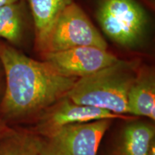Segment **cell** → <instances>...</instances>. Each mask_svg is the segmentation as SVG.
<instances>
[{
  "label": "cell",
  "mask_w": 155,
  "mask_h": 155,
  "mask_svg": "<svg viewBox=\"0 0 155 155\" xmlns=\"http://www.w3.org/2000/svg\"><path fill=\"white\" fill-rule=\"evenodd\" d=\"M0 61L5 77L0 118L12 127L33 124L66 96L78 80L60 74L48 62L32 59L1 40Z\"/></svg>",
  "instance_id": "cell-1"
},
{
  "label": "cell",
  "mask_w": 155,
  "mask_h": 155,
  "mask_svg": "<svg viewBox=\"0 0 155 155\" xmlns=\"http://www.w3.org/2000/svg\"><path fill=\"white\" fill-rule=\"evenodd\" d=\"M140 63L119 59L115 63L75 81L67 96L73 102L128 114L127 97Z\"/></svg>",
  "instance_id": "cell-2"
},
{
  "label": "cell",
  "mask_w": 155,
  "mask_h": 155,
  "mask_svg": "<svg viewBox=\"0 0 155 155\" xmlns=\"http://www.w3.org/2000/svg\"><path fill=\"white\" fill-rule=\"evenodd\" d=\"M112 119L64 126L46 135H33L41 155H97Z\"/></svg>",
  "instance_id": "cell-3"
},
{
  "label": "cell",
  "mask_w": 155,
  "mask_h": 155,
  "mask_svg": "<svg viewBox=\"0 0 155 155\" xmlns=\"http://www.w3.org/2000/svg\"><path fill=\"white\" fill-rule=\"evenodd\" d=\"M91 46L107 50V43L79 6L70 3L52 25L38 50L54 53L73 48Z\"/></svg>",
  "instance_id": "cell-4"
},
{
  "label": "cell",
  "mask_w": 155,
  "mask_h": 155,
  "mask_svg": "<svg viewBox=\"0 0 155 155\" xmlns=\"http://www.w3.org/2000/svg\"><path fill=\"white\" fill-rule=\"evenodd\" d=\"M97 18L103 32L126 48L138 43L147 22L146 13L135 0H101Z\"/></svg>",
  "instance_id": "cell-5"
},
{
  "label": "cell",
  "mask_w": 155,
  "mask_h": 155,
  "mask_svg": "<svg viewBox=\"0 0 155 155\" xmlns=\"http://www.w3.org/2000/svg\"><path fill=\"white\" fill-rule=\"evenodd\" d=\"M135 119L132 116L120 115L107 110L73 102L66 96L42 112L33 123L25 127L37 135H46L64 126L102 119Z\"/></svg>",
  "instance_id": "cell-6"
},
{
  "label": "cell",
  "mask_w": 155,
  "mask_h": 155,
  "mask_svg": "<svg viewBox=\"0 0 155 155\" xmlns=\"http://www.w3.org/2000/svg\"><path fill=\"white\" fill-rule=\"evenodd\" d=\"M45 61L60 74L81 78L91 75L119 60L107 50L83 46L54 53H43Z\"/></svg>",
  "instance_id": "cell-7"
},
{
  "label": "cell",
  "mask_w": 155,
  "mask_h": 155,
  "mask_svg": "<svg viewBox=\"0 0 155 155\" xmlns=\"http://www.w3.org/2000/svg\"><path fill=\"white\" fill-rule=\"evenodd\" d=\"M128 114L155 120V75L150 67L139 68L127 97Z\"/></svg>",
  "instance_id": "cell-8"
},
{
  "label": "cell",
  "mask_w": 155,
  "mask_h": 155,
  "mask_svg": "<svg viewBox=\"0 0 155 155\" xmlns=\"http://www.w3.org/2000/svg\"><path fill=\"white\" fill-rule=\"evenodd\" d=\"M154 143V125L133 119L122 130L113 155H149Z\"/></svg>",
  "instance_id": "cell-9"
},
{
  "label": "cell",
  "mask_w": 155,
  "mask_h": 155,
  "mask_svg": "<svg viewBox=\"0 0 155 155\" xmlns=\"http://www.w3.org/2000/svg\"><path fill=\"white\" fill-rule=\"evenodd\" d=\"M28 20L23 0L0 7V40L17 48L24 41Z\"/></svg>",
  "instance_id": "cell-10"
},
{
  "label": "cell",
  "mask_w": 155,
  "mask_h": 155,
  "mask_svg": "<svg viewBox=\"0 0 155 155\" xmlns=\"http://www.w3.org/2000/svg\"><path fill=\"white\" fill-rule=\"evenodd\" d=\"M28 2L33 17L36 45L39 49L58 15L72 2L71 0H28Z\"/></svg>",
  "instance_id": "cell-11"
},
{
  "label": "cell",
  "mask_w": 155,
  "mask_h": 155,
  "mask_svg": "<svg viewBox=\"0 0 155 155\" xmlns=\"http://www.w3.org/2000/svg\"><path fill=\"white\" fill-rule=\"evenodd\" d=\"M0 155H41L32 134L25 127H15L12 134L0 139Z\"/></svg>",
  "instance_id": "cell-12"
},
{
  "label": "cell",
  "mask_w": 155,
  "mask_h": 155,
  "mask_svg": "<svg viewBox=\"0 0 155 155\" xmlns=\"http://www.w3.org/2000/svg\"><path fill=\"white\" fill-rule=\"evenodd\" d=\"M15 131V128L9 126L0 118V139L10 135L14 133Z\"/></svg>",
  "instance_id": "cell-13"
},
{
  "label": "cell",
  "mask_w": 155,
  "mask_h": 155,
  "mask_svg": "<svg viewBox=\"0 0 155 155\" xmlns=\"http://www.w3.org/2000/svg\"><path fill=\"white\" fill-rule=\"evenodd\" d=\"M5 72H4V68L2 63L0 61V99H1L2 96L4 89H5Z\"/></svg>",
  "instance_id": "cell-14"
},
{
  "label": "cell",
  "mask_w": 155,
  "mask_h": 155,
  "mask_svg": "<svg viewBox=\"0 0 155 155\" xmlns=\"http://www.w3.org/2000/svg\"><path fill=\"white\" fill-rule=\"evenodd\" d=\"M20 1H22V0H0V7L1 6L11 5V4L18 2Z\"/></svg>",
  "instance_id": "cell-15"
},
{
  "label": "cell",
  "mask_w": 155,
  "mask_h": 155,
  "mask_svg": "<svg viewBox=\"0 0 155 155\" xmlns=\"http://www.w3.org/2000/svg\"><path fill=\"white\" fill-rule=\"evenodd\" d=\"M149 155H155V143H154L152 147H151L150 152H149Z\"/></svg>",
  "instance_id": "cell-16"
}]
</instances>
